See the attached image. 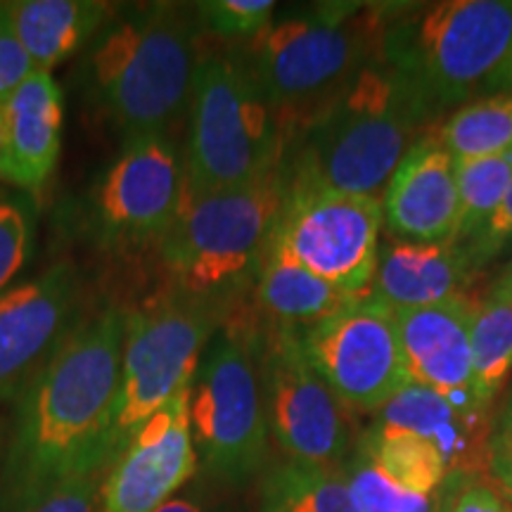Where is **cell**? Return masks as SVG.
<instances>
[{"label":"cell","instance_id":"cell-1","mask_svg":"<svg viewBox=\"0 0 512 512\" xmlns=\"http://www.w3.org/2000/svg\"><path fill=\"white\" fill-rule=\"evenodd\" d=\"M128 311L81 320L17 396L0 467V512H22L64 479L110 467Z\"/></svg>","mask_w":512,"mask_h":512},{"label":"cell","instance_id":"cell-2","mask_svg":"<svg viewBox=\"0 0 512 512\" xmlns=\"http://www.w3.org/2000/svg\"><path fill=\"white\" fill-rule=\"evenodd\" d=\"M197 31L192 5H119L76 69L86 105L124 138L171 136L190 110Z\"/></svg>","mask_w":512,"mask_h":512},{"label":"cell","instance_id":"cell-3","mask_svg":"<svg viewBox=\"0 0 512 512\" xmlns=\"http://www.w3.org/2000/svg\"><path fill=\"white\" fill-rule=\"evenodd\" d=\"M430 121L411 83L375 57L292 138L285 176L382 200L396 166Z\"/></svg>","mask_w":512,"mask_h":512},{"label":"cell","instance_id":"cell-4","mask_svg":"<svg viewBox=\"0 0 512 512\" xmlns=\"http://www.w3.org/2000/svg\"><path fill=\"white\" fill-rule=\"evenodd\" d=\"M384 19V3H323L273 19L254 41L238 46L283 126L287 145L380 57Z\"/></svg>","mask_w":512,"mask_h":512},{"label":"cell","instance_id":"cell-5","mask_svg":"<svg viewBox=\"0 0 512 512\" xmlns=\"http://www.w3.org/2000/svg\"><path fill=\"white\" fill-rule=\"evenodd\" d=\"M285 195L283 164L259 183L183 197L176 223L157 247L171 290L211 306L223 320L245 306Z\"/></svg>","mask_w":512,"mask_h":512},{"label":"cell","instance_id":"cell-6","mask_svg":"<svg viewBox=\"0 0 512 512\" xmlns=\"http://www.w3.org/2000/svg\"><path fill=\"white\" fill-rule=\"evenodd\" d=\"M510 43L512 0L392 3L380 57L411 83L437 119L484 93Z\"/></svg>","mask_w":512,"mask_h":512},{"label":"cell","instance_id":"cell-7","mask_svg":"<svg viewBox=\"0 0 512 512\" xmlns=\"http://www.w3.org/2000/svg\"><path fill=\"white\" fill-rule=\"evenodd\" d=\"M287 140L238 46L197 53L188 110L185 200L264 181Z\"/></svg>","mask_w":512,"mask_h":512},{"label":"cell","instance_id":"cell-8","mask_svg":"<svg viewBox=\"0 0 512 512\" xmlns=\"http://www.w3.org/2000/svg\"><path fill=\"white\" fill-rule=\"evenodd\" d=\"M261 313L240 306L223 320L190 384V427L197 458L211 475L245 484L261 472L268 422L261 387L256 330Z\"/></svg>","mask_w":512,"mask_h":512},{"label":"cell","instance_id":"cell-9","mask_svg":"<svg viewBox=\"0 0 512 512\" xmlns=\"http://www.w3.org/2000/svg\"><path fill=\"white\" fill-rule=\"evenodd\" d=\"M221 325L219 311L171 287L128 311L110 432V465L152 415L190 389L204 349Z\"/></svg>","mask_w":512,"mask_h":512},{"label":"cell","instance_id":"cell-10","mask_svg":"<svg viewBox=\"0 0 512 512\" xmlns=\"http://www.w3.org/2000/svg\"><path fill=\"white\" fill-rule=\"evenodd\" d=\"M185 197V155L169 133L124 138L117 157L95 178L86 226L105 249L159 247Z\"/></svg>","mask_w":512,"mask_h":512},{"label":"cell","instance_id":"cell-11","mask_svg":"<svg viewBox=\"0 0 512 512\" xmlns=\"http://www.w3.org/2000/svg\"><path fill=\"white\" fill-rule=\"evenodd\" d=\"M268 434L294 463L342 467L351 448L347 408L304 354L299 328L261 316L256 330Z\"/></svg>","mask_w":512,"mask_h":512},{"label":"cell","instance_id":"cell-12","mask_svg":"<svg viewBox=\"0 0 512 512\" xmlns=\"http://www.w3.org/2000/svg\"><path fill=\"white\" fill-rule=\"evenodd\" d=\"M382 200L287 178L273 235L294 261L354 297H368L380 259Z\"/></svg>","mask_w":512,"mask_h":512},{"label":"cell","instance_id":"cell-13","mask_svg":"<svg viewBox=\"0 0 512 512\" xmlns=\"http://www.w3.org/2000/svg\"><path fill=\"white\" fill-rule=\"evenodd\" d=\"M304 354L347 413H380L411 384L392 309L373 297L299 328Z\"/></svg>","mask_w":512,"mask_h":512},{"label":"cell","instance_id":"cell-14","mask_svg":"<svg viewBox=\"0 0 512 512\" xmlns=\"http://www.w3.org/2000/svg\"><path fill=\"white\" fill-rule=\"evenodd\" d=\"M81 278L69 264L46 268L0 294V401L17 399L79 320Z\"/></svg>","mask_w":512,"mask_h":512},{"label":"cell","instance_id":"cell-15","mask_svg":"<svg viewBox=\"0 0 512 512\" xmlns=\"http://www.w3.org/2000/svg\"><path fill=\"white\" fill-rule=\"evenodd\" d=\"M190 389L174 396L105 472L98 512H157L197 472Z\"/></svg>","mask_w":512,"mask_h":512},{"label":"cell","instance_id":"cell-16","mask_svg":"<svg viewBox=\"0 0 512 512\" xmlns=\"http://www.w3.org/2000/svg\"><path fill=\"white\" fill-rule=\"evenodd\" d=\"M456 162L427 131L401 159L382 192V221L401 242H456L458 233Z\"/></svg>","mask_w":512,"mask_h":512},{"label":"cell","instance_id":"cell-17","mask_svg":"<svg viewBox=\"0 0 512 512\" xmlns=\"http://www.w3.org/2000/svg\"><path fill=\"white\" fill-rule=\"evenodd\" d=\"M392 313L411 382L434 389L453 401L479 403L472 392L470 347L475 304L458 297L425 309Z\"/></svg>","mask_w":512,"mask_h":512},{"label":"cell","instance_id":"cell-18","mask_svg":"<svg viewBox=\"0 0 512 512\" xmlns=\"http://www.w3.org/2000/svg\"><path fill=\"white\" fill-rule=\"evenodd\" d=\"M62 128V88L50 72H31L3 105L0 181L36 197L60 159Z\"/></svg>","mask_w":512,"mask_h":512},{"label":"cell","instance_id":"cell-19","mask_svg":"<svg viewBox=\"0 0 512 512\" xmlns=\"http://www.w3.org/2000/svg\"><path fill=\"white\" fill-rule=\"evenodd\" d=\"M375 422L408 430L430 441L444 456L448 472L486 477L494 439V418L489 406L453 401L411 382L375 415Z\"/></svg>","mask_w":512,"mask_h":512},{"label":"cell","instance_id":"cell-20","mask_svg":"<svg viewBox=\"0 0 512 512\" xmlns=\"http://www.w3.org/2000/svg\"><path fill=\"white\" fill-rule=\"evenodd\" d=\"M477 268L458 242H401L380 249L368 297L387 309H425L463 297Z\"/></svg>","mask_w":512,"mask_h":512},{"label":"cell","instance_id":"cell-21","mask_svg":"<svg viewBox=\"0 0 512 512\" xmlns=\"http://www.w3.org/2000/svg\"><path fill=\"white\" fill-rule=\"evenodd\" d=\"M5 5L36 72H50L86 50L119 8L102 0H10Z\"/></svg>","mask_w":512,"mask_h":512},{"label":"cell","instance_id":"cell-22","mask_svg":"<svg viewBox=\"0 0 512 512\" xmlns=\"http://www.w3.org/2000/svg\"><path fill=\"white\" fill-rule=\"evenodd\" d=\"M358 299L366 297H354L313 275L271 235L252 290L254 309L266 320L306 328L349 309Z\"/></svg>","mask_w":512,"mask_h":512},{"label":"cell","instance_id":"cell-23","mask_svg":"<svg viewBox=\"0 0 512 512\" xmlns=\"http://www.w3.org/2000/svg\"><path fill=\"white\" fill-rule=\"evenodd\" d=\"M254 512H358L339 467L287 460L266 472Z\"/></svg>","mask_w":512,"mask_h":512},{"label":"cell","instance_id":"cell-24","mask_svg":"<svg viewBox=\"0 0 512 512\" xmlns=\"http://www.w3.org/2000/svg\"><path fill=\"white\" fill-rule=\"evenodd\" d=\"M358 448L384 477L413 494L434 498L448 475L446 460L437 446L399 427L373 422L358 439Z\"/></svg>","mask_w":512,"mask_h":512},{"label":"cell","instance_id":"cell-25","mask_svg":"<svg viewBox=\"0 0 512 512\" xmlns=\"http://www.w3.org/2000/svg\"><path fill=\"white\" fill-rule=\"evenodd\" d=\"M470 347L472 392L482 406L491 408L512 370V297L496 287L475 304Z\"/></svg>","mask_w":512,"mask_h":512},{"label":"cell","instance_id":"cell-26","mask_svg":"<svg viewBox=\"0 0 512 512\" xmlns=\"http://www.w3.org/2000/svg\"><path fill=\"white\" fill-rule=\"evenodd\" d=\"M453 162L496 157L512 150V91L458 107L437 131Z\"/></svg>","mask_w":512,"mask_h":512},{"label":"cell","instance_id":"cell-27","mask_svg":"<svg viewBox=\"0 0 512 512\" xmlns=\"http://www.w3.org/2000/svg\"><path fill=\"white\" fill-rule=\"evenodd\" d=\"M456 183L460 202L456 242L465 245L501 207L512 183V150L496 157L456 162Z\"/></svg>","mask_w":512,"mask_h":512},{"label":"cell","instance_id":"cell-28","mask_svg":"<svg viewBox=\"0 0 512 512\" xmlns=\"http://www.w3.org/2000/svg\"><path fill=\"white\" fill-rule=\"evenodd\" d=\"M36 245V197L0 185V294L29 264Z\"/></svg>","mask_w":512,"mask_h":512},{"label":"cell","instance_id":"cell-29","mask_svg":"<svg viewBox=\"0 0 512 512\" xmlns=\"http://www.w3.org/2000/svg\"><path fill=\"white\" fill-rule=\"evenodd\" d=\"M339 470L347 479L358 512H432V498L406 491L384 477L358 446Z\"/></svg>","mask_w":512,"mask_h":512},{"label":"cell","instance_id":"cell-30","mask_svg":"<svg viewBox=\"0 0 512 512\" xmlns=\"http://www.w3.org/2000/svg\"><path fill=\"white\" fill-rule=\"evenodd\" d=\"M197 29L233 46H247L273 22V0H207L195 3Z\"/></svg>","mask_w":512,"mask_h":512},{"label":"cell","instance_id":"cell-31","mask_svg":"<svg viewBox=\"0 0 512 512\" xmlns=\"http://www.w3.org/2000/svg\"><path fill=\"white\" fill-rule=\"evenodd\" d=\"M432 512H512V503L486 477L448 472L432 498Z\"/></svg>","mask_w":512,"mask_h":512},{"label":"cell","instance_id":"cell-32","mask_svg":"<svg viewBox=\"0 0 512 512\" xmlns=\"http://www.w3.org/2000/svg\"><path fill=\"white\" fill-rule=\"evenodd\" d=\"M105 470L64 479L22 512H98Z\"/></svg>","mask_w":512,"mask_h":512},{"label":"cell","instance_id":"cell-33","mask_svg":"<svg viewBox=\"0 0 512 512\" xmlns=\"http://www.w3.org/2000/svg\"><path fill=\"white\" fill-rule=\"evenodd\" d=\"M31 72L36 69L15 34L8 5L0 3V105L8 102L10 95L27 81Z\"/></svg>","mask_w":512,"mask_h":512},{"label":"cell","instance_id":"cell-34","mask_svg":"<svg viewBox=\"0 0 512 512\" xmlns=\"http://www.w3.org/2000/svg\"><path fill=\"white\" fill-rule=\"evenodd\" d=\"M463 247L475 268H482L494 256L501 254L503 249L512 247V183L508 192H505L501 207L494 211V216L484 223L475 238L465 242Z\"/></svg>","mask_w":512,"mask_h":512},{"label":"cell","instance_id":"cell-35","mask_svg":"<svg viewBox=\"0 0 512 512\" xmlns=\"http://www.w3.org/2000/svg\"><path fill=\"white\" fill-rule=\"evenodd\" d=\"M486 479L512 503V441L498 437L491 439Z\"/></svg>","mask_w":512,"mask_h":512},{"label":"cell","instance_id":"cell-36","mask_svg":"<svg viewBox=\"0 0 512 512\" xmlns=\"http://www.w3.org/2000/svg\"><path fill=\"white\" fill-rule=\"evenodd\" d=\"M508 91H512V43H510V50H508V55H505L503 64L498 67V72L491 76L489 83H486L484 95L508 93Z\"/></svg>","mask_w":512,"mask_h":512},{"label":"cell","instance_id":"cell-37","mask_svg":"<svg viewBox=\"0 0 512 512\" xmlns=\"http://www.w3.org/2000/svg\"><path fill=\"white\" fill-rule=\"evenodd\" d=\"M494 437L512 441V389L508 392V399H505L501 413L494 420Z\"/></svg>","mask_w":512,"mask_h":512},{"label":"cell","instance_id":"cell-38","mask_svg":"<svg viewBox=\"0 0 512 512\" xmlns=\"http://www.w3.org/2000/svg\"><path fill=\"white\" fill-rule=\"evenodd\" d=\"M157 512H204V510L197 503H192L190 498H171V501L164 503Z\"/></svg>","mask_w":512,"mask_h":512},{"label":"cell","instance_id":"cell-39","mask_svg":"<svg viewBox=\"0 0 512 512\" xmlns=\"http://www.w3.org/2000/svg\"><path fill=\"white\" fill-rule=\"evenodd\" d=\"M496 290H501V292H505L508 294V297H512V261L508 266H505V271L501 273V278L496 280Z\"/></svg>","mask_w":512,"mask_h":512},{"label":"cell","instance_id":"cell-40","mask_svg":"<svg viewBox=\"0 0 512 512\" xmlns=\"http://www.w3.org/2000/svg\"><path fill=\"white\" fill-rule=\"evenodd\" d=\"M0 164H3V105H0Z\"/></svg>","mask_w":512,"mask_h":512}]
</instances>
